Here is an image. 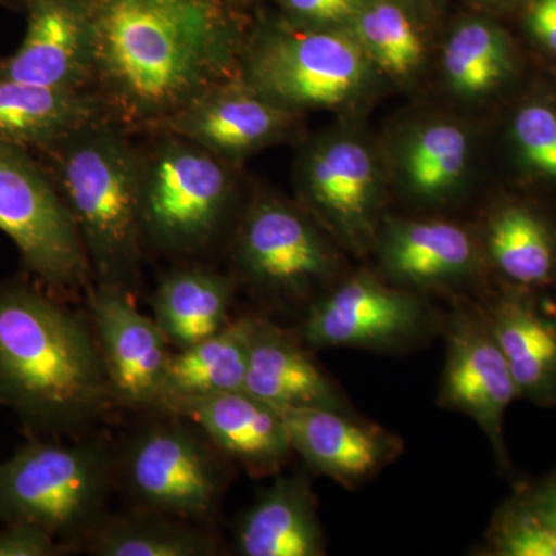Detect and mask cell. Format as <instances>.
Returning <instances> with one entry per match:
<instances>
[{
  "mask_svg": "<svg viewBox=\"0 0 556 556\" xmlns=\"http://www.w3.org/2000/svg\"><path fill=\"white\" fill-rule=\"evenodd\" d=\"M91 91L121 129L155 130L241 78L248 38L233 0H86Z\"/></svg>",
  "mask_w": 556,
  "mask_h": 556,
  "instance_id": "1",
  "label": "cell"
},
{
  "mask_svg": "<svg viewBox=\"0 0 556 556\" xmlns=\"http://www.w3.org/2000/svg\"><path fill=\"white\" fill-rule=\"evenodd\" d=\"M0 404L35 438L79 434L115 402L89 314L46 288L0 281Z\"/></svg>",
  "mask_w": 556,
  "mask_h": 556,
  "instance_id": "2",
  "label": "cell"
},
{
  "mask_svg": "<svg viewBox=\"0 0 556 556\" xmlns=\"http://www.w3.org/2000/svg\"><path fill=\"white\" fill-rule=\"evenodd\" d=\"M109 119L35 152L83 240L97 283L134 291L144 240L139 222V152Z\"/></svg>",
  "mask_w": 556,
  "mask_h": 556,
  "instance_id": "3",
  "label": "cell"
},
{
  "mask_svg": "<svg viewBox=\"0 0 556 556\" xmlns=\"http://www.w3.org/2000/svg\"><path fill=\"white\" fill-rule=\"evenodd\" d=\"M115 485V455L104 442L35 438L0 463V525L39 526L80 551L108 517Z\"/></svg>",
  "mask_w": 556,
  "mask_h": 556,
  "instance_id": "4",
  "label": "cell"
},
{
  "mask_svg": "<svg viewBox=\"0 0 556 556\" xmlns=\"http://www.w3.org/2000/svg\"><path fill=\"white\" fill-rule=\"evenodd\" d=\"M228 161L177 135L139 153L142 240L172 255L197 254L228 218L233 185Z\"/></svg>",
  "mask_w": 556,
  "mask_h": 556,
  "instance_id": "5",
  "label": "cell"
},
{
  "mask_svg": "<svg viewBox=\"0 0 556 556\" xmlns=\"http://www.w3.org/2000/svg\"><path fill=\"white\" fill-rule=\"evenodd\" d=\"M155 415L115 456L116 482L134 508L208 526L228 490L230 460L189 420Z\"/></svg>",
  "mask_w": 556,
  "mask_h": 556,
  "instance_id": "6",
  "label": "cell"
},
{
  "mask_svg": "<svg viewBox=\"0 0 556 556\" xmlns=\"http://www.w3.org/2000/svg\"><path fill=\"white\" fill-rule=\"evenodd\" d=\"M371 65L350 28L288 21L248 39L241 80L291 112L338 108L365 89Z\"/></svg>",
  "mask_w": 556,
  "mask_h": 556,
  "instance_id": "7",
  "label": "cell"
},
{
  "mask_svg": "<svg viewBox=\"0 0 556 556\" xmlns=\"http://www.w3.org/2000/svg\"><path fill=\"white\" fill-rule=\"evenodd\" d=\"M0 230L40 287L68 299L91 276L83 240L49 170L33 150L0 141Z\"/></svg>",
  "mask_w": 556,
  "mask_h": 556,
  "instance_id": "8",
  "label": "cell"
},
{
  "mask_svg": "<svg viewBox=\"0 0 556 556\" xmlns=\"http://www.w3.org/2000/svg\"><path fill=\"white\" fill-rule=\"evenodd\" d=\"M444 316L417 292L362 273L309 306L300 339L313 348L401 351L441 331Z\"/></svg>",
  "mask_w": 556,
  "mask_h": 556,
  "instance_id": "9",
  "label": "cell"
},
{
  "mask_svg": "<svg viewBox=\"0 0 556 556\" xmlns=\"http://www.w3.org/2000/svg\"><path fill=\"white\" fill-rule=\"evenodd\" d=\"M241 276L258 294L299 303L334 274V252L305 212L277 199L255 201L236 243Z\"/></svg>",
  "mask_w": 556,
  "mask_h": 556,
  "instance_id": "10",
  "label": "cell"
},
{
  "mask_svg": "<svg viewBox=\"0 0 556 556\" xmlns=\"http://www.w3.org/2000/svg\"><path fill=\"white\" fill-rule=\"evenodd\" d=\"M445 362L438 404L463 413L482 431L497 466L510 470L504 417L518 388L481 303L456 306L444 316Z\"/></svg>",
  "mask_w": 556,
  "mask_h": 556,
  "instance_id": "11",
  "label": "cell"
},
{
  "mask_svg": "<svg viewBox=\"0 0 556 556\" xmlns=\"http://www.w3.org/2000/svg\"><path fill=\"white\" fill-rule=\"evenodd\" d=\"M89 318L115 404L155 412L164 372L174 351L153 317L135 306L126 289L97 283Z\"/></svg>",
  "mask_w": 556,
  "mask_h": 556,
  "instance_id": "12",
  "label": "cell"
},
{
  "mask_svg": "<svg viewBox=\"0 0 556 556\" xmlns=\"http://www.w3.org/2000/svg\"><path fill=\"white\" fill-rule=\"evenodd\" d=\"M309 207L331 232L356 252L378 236L379 174L367 146L336 137L309 150L302 167Z\"/></svg>",
  "mask_w": 556,
  "mask_h": 556,
  "instance_id": "13",
  "label": "cell"
},
{
  "mask_svg": "<svg viewBox=\"0 0 556 556\" xmlns=\"http://www.w3.org/2000/svg\"><path fill=\"white\" fill-rule=\"evenodd\" d=\"M281 415L294 453L311 470L348 490L376 477L404 450L401 438L351 409H289Z\"/></svg>",
  "mask_w": 556,
  "mask_h": 556,
  "instance_id": "14",
  "label": "cell"
},
{
  "mask_svg": "<svg viewBox=\"0 0 556 556\" xmlns=\"http://www.w3.org/2000/svg\"><path fill=\"white\" fill-rule=\"evenodd\" d=\"M27 31L0 78L54 89L91 90L93 46L86 0H24Z\"/></svg>",
  "mask_w": 556,
  "mask_h": 556,
  "instance_id": "15",
  "label": "cell"
},
{
  "mask_svg": "<svg viewBox=\"0 0 556 556\" xmlns=\"http://www.w3.org/2000/svg\"><path fill=\"white\" fill-rule=\"evenodd\" d=\"M294 115L240 78L208 91L153 131L189 139L219 159L232 161L280 138Z\"/></svg>",
  "mask_w": 556,
  "mask_h": 556,
  "instance_id": "16",
  "label": "cell"
},
{
  "mask_svg": "<svg viewBox=\"0 0 556 556\" xmlns=\"http://www.w3.org/2000/svg\"><path fill=\"white\" fill-rule=\"evenodd\" d=\"M164 415L192 422L252 478L280 473L294 455L283 415L247 390L185 402Z\"/></svg>",
  "mask_w": 556,
  "mask_h": 556,
  "instance_id": "17",
  "label": "cell"
},
{
  "mask_svg": "<svg viewBox=\"0 0 556 556\" xmlns=\"http://www.w3.org/2000/svg\"><path fill=\"white\" fill-rule=\"evenodd\" d=\"M376 239L382 268L413 292L477 278L485 262L477 237L442 219H388Z\"/></svg>",
  "mask_w": 556,
  "mask_h": 556,
  "instance_id": "18",
  "label": "cell"
},
{
  "mask_svg": "<svg viewBox=\"0 0 556 556\" xmlns=\"http://www.w3.org/2000/svg\"><path fill=\"white\" fill-rule=\"evenodd\" d=\"M514 376L519 401L556 405V311L538 291L507 287L481 302Z\"/></svg>",
  "mask_w": 556,
  "mask_h": 556,
  "instance_id": "19",
  "label": "cell"
},
{
  "mask_svg": "<svg viewBox=\"0 0 556 556\" xmlns=\"http://www.w3.org/2000/svg\"><path fill=\"white\" fill-rule=\"evenodd\" d=\"M244 390L278 412L305 408L351 409L350 402L302 339H295L268 318L252 320Z\"/></svg>",
  "mask_w": 556,
  "mask_h": 556,
  "instance_id": "20",
  "label": "cell"
},
{
  "mask_svg": "<svg viewBox=\"0 0 556 556\" xmlns=\"http://www.w3.org/2000/svg\"><path fill=\"white\" fill-rule=\"evenodd\" d=\"M243 556H321L327 541L317 500L303 473L278 475L236 527Z\"/></svg>",
  "mask_w": 556,
  "mask_h": 556,
  "instance_id": "21",
  "label": "cell"
},
{
  "mask_svg": "<svg viewBox=\"0 0 556 556\" xmlns=\"http://www.w3.org/2000/svg\"><path fill=\"white\" fill-rule=\"evenodd\" d=\"M254 316L230 320L211 338L172 353L153 413L185 402L244 390Z\"/></svg>",
  "mask_w": 556,
  "mask_h": 556,
  "instance_id": "22",
  "label": "cell"
},
{
  "mask_svg": "<svg viewBox=\"0 0 556 556\" xmlns=\"http://www.w3.org/2000/svg\"><path fill=\"white\" fill-rule=\"evenodd\" d=\"M101 119L108 118L91 90L0 78V141L38 152Z\"/></svg>",
  "mask_w": 556,
  "mask_h": 556,
  "instance_id": "23",
  "label": "cell"
},
{
  "mask_svg": "<svg viewBox=\"0 0 556 556\" xmlns=\"http://www.w3.org/2000/svg\"><path fill=\"white\" fill-rule=\"evenodd\" d=\"M481 244L486 263L507 287L540 291L556 285V229L536 208L522 203L497 207Z\"/></svg>",
  "mask_w": 556,
  "mask_h": 556,
  "instance_id": "24",
  "label": "cell"
},
{
  "mask_svg": "<svg viewBox=\"0 0 556 556\" xmlns=\"http://www.w3.org/2000/svg\"><path fill=\"white\" fill-rule=\"evenodd\" d=\"M236 280L207 268L172 270L152 295L153 320L170 346L193 345L230 321Z\"/></svg>",
  "mask_w": 556,
  "mask_h": 556,
  "instance_id": "25",
  "label": "cell"
},
{
  "mask_svg": "<svg viewBox=\"0 0 556 556\" xmlns=\"http://www.w3.org/2000/svg\"><path fill=\"white\" fill-rule=\"evenodd\" d=\"M83 548L97 556H214L222 551L211 526L139 508L109 514Z\"/></svg>",
  "mask_w": 556,
  "mask_h": 556,
  "instance_id": "26",
  "label": "cell"
},
{
  "mask_svg": "<svg viewBox=\"0 0 556 556\" xmlns=\"http://www.w3.org/2000/svg\"><path fill=\"white\" fill-rule=\"evenodd\" d=\"M484 556H556V466L522 481L486 527Z\"/></svg>",
  "mask_w": 556,
  "mask_h": 556,
  "instance_id": "27",
  "label": "cell"
},
{
  "mask_svg": "<svg viewBox=\"0 0 556 556\" xmlns=\"http://www.w3.org/2000/svg\"><path fill=\"white\" fill-rule=\"evenodd\" d=\"M468 159L467 131L455 123L434 121L413 130L402 146V177L419 199H447L463 185Z\"/></svg>",
  "mask_w": 556,
  "mask_h": 556,
  "instance_id": "28",
  "label": "cell"
},
{
  "mask_svg": "<svg viewBox=\"0 0 556 556\" xmlns=\"http://www.w3.org/2000/svg\"><path fill=\"white\" fill-rule=\"evenodd\" d=\"M445 78L455 93L481 98L511 78L515 56L506 33L492 22H464L450 36L444 50Z\"/></svg>",
  "mask_w": 556,
  "mask_h": 556,
  "instance_id": "29",
  "label": "cell"
},
{
  "mask_svg": "<svg viewBox=\"0 0 556 556\" xmlns=\"http://www.w3.org/2000/svg\"><path fill=\"white\" fill-rule=\"evenodd\" d=\"M372 65L394 79L415 75L426 58V43L397 0H361L346 25Z\"/></svg>",
  "mask_w": 556,
  "mask_h": 556,
  "instance_id": "30",
  "label": "cell"
},
{
  "mask_svg": "<svg viewBox=\"0 0 556 556\" xmlns=\"http://www.w3.org/2000/svg\"><path fill=\"white\" fill-rule=\"evenodd\" d=\"M511 138L526 169L556 182V109L546 102L522 105L511 124Z\"/></svg>",
  "mask_w": 556,
  "mask_h": 556,
  "instance_id": "31",
  "label": "cell"
},
{
  "mask_svg": "<svg viewBox=\"0 0 556 556\" xmlns=\"http://www.w3.org/2000/svg\"><path fill=\"white\" fill-rule=\"evenodd\" d=\"M2 526L0 556H65L78 551L39 526L27 522Z\"/></svg>",
  "mask_w": 556,
  "mask_h": 556,
  "instance_id": "32",
  "label": "cell"
},
{
  "mask_svg": "<svg viewBox=\"0 0 556 556\" xmlns=\"http://www.w3.org/2000/svg\"><path fill=\"white\" fill-rule=\"evenodd\" d=\"M291 21L311 27H345L361 0H280Z\"/></svg>",
  "mask_w": 556,
  "mask_h": 556,
  "instance_id": "33",
  "label": "cell"
},
{
  "mask_svg": "<svg viewBox=\"0 0 556 556\" xmlns=\"http://www.w3.org/2000/svg\"><path fill=\"white\" fill-rule=\"evenodd\" d=\"M526 24L533 39L556 54V0H530Z\"/></svg>",
  "mask_w": 556,
  "mask_h": 556,
  "instance_id": "34",
  "label": "cell"
},
{
  "mask_svg": "<svg viewBox=\"0 0 556 556\" xmlns=\"http://www.w3.org/2000/svg\"><path fill=\"white\" fill-rule=\"evenodd\" d=\"M3 61H5V58H0V68H2Z\"/></svg>",
  "mask_w": 556,
  "mask_h": 556,
  "instance_id": "35",
  "label": "cell"
},
{
  "mask_svg": "<svg viewBox=\"0 0 556 556\" xmlns=\"http://www.w3.org/2000/svg\"><path fill=\"white\" fill-rule=\"evenodd\" d=\"M492 2H508V0H492Z\"/></svg>",
  "mask_w": 556,
  "mask_h": 556,
  "instance_id": "36",
  "label": "cell"
},
{
  "mask_svg": "<svg viewBox=\"0 0 556 556\" xmlns=\"http://www.w3.org/2000/svg\"><path fill=\"white\" fill-rule=\"evenodd\" d=\"M22 2H24V0H22Z\"/></svg>",
  "mask_w": 556,
  "mask_h": 556,
  "instance_id": "37",
  "label": "cell"
}]
</instances>
